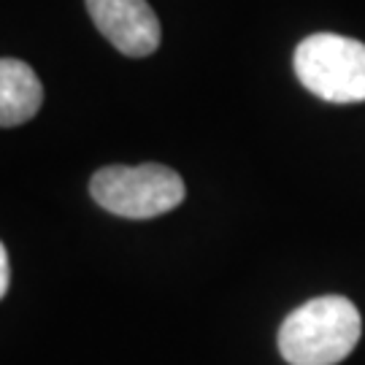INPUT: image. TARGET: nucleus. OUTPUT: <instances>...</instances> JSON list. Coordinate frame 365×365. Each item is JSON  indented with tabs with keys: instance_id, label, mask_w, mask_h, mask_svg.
<instances>
[{
	"instance_id": "obj_2",
	"label": "nucleus",
	"mask_w": 365,
	"mask_h": 365,
	"mask_svg": "<svg viewBox=\"0 0 365 365\" xmlns=\"http://www.w3.org/2000/svg\"><path fill=\"white\" fill-rule=\"evenodd\" d=\"M92 200L125 220H152L168 214L184 200L182 176L168 165H106L90 182Z\"/></svg>"
},
{
	"instance_id": "obj_1",
	"label": "nucleus",
	"mask_w": 365,
	"mask_h": 365,
	"mask_svg": "<svg viewBox=\"0 0 365 365\" xmlns=\"http://www.w3.org/2000/svg\"><path fill=\"white\" fill-rule=\"evenodd\" d=\"M363 319L352 300L322 295L298 306L282 322L279 352L289 365H336L354 349Z\"/></svg>"
},
{
	"instance_id": "obj_5",
	"label": "nucleus",
	"mask_w": 365,
	"mask_h": 365,
	"mask_svg": "<svg viewBox=\"0 0 365 365\" xmlns=\"http://www.w3.org/2000/svg\"><path fill=\"white\" fill-rule=\"evenodd\" d=\"M43 103L36 71L14 57H0V128H16L38 114Z\"/></svg>"
},
{
	"instance_id": "obj_3",
	"label": "nucleus",
	"mask_w": 365,
	"mask_h": 365,
	"mask_svg": "<svg viewBox=\"0 0 365 365\" xmlns=\"http://www.w3.org/2000/svg\"><path fill=\"white\" fill-rule=\"evenodd\" d=\"M295 76L327 103H363L365 43L336 33H314L295 49Z\"/></svg>"
},
{
	"instance_id": "obj_4",
	"label": "nucleus",
	"mask_w": 365,
	"mask_h": 365,
	"mask_svg": "<svg viewBox=\"0 0 365 365\" xmlns=\"http://www.w3.org/2000/svg\"><path fill=\"white\" fill-rule=\"evenodd\" d=\"M95 27L128 57H149L160 46V22L146 0H87Z\"/></svg>"
},
{
	"instance_id": "obj_6",
	"label": "nucleus",
	"mask_w": 365,
	"mask_h": 365,
	"mask_svg": "<svg viewBox=\"0 0 365 365\" xmlns=\"http://www.w3.org/2000/svg\"><path fill=\"white\" fill-rule=\"evenodd\" d=\"M9 279H11V271H9V252L0 244V298L9 292Z\"/></svg>"
}]
</instances>
